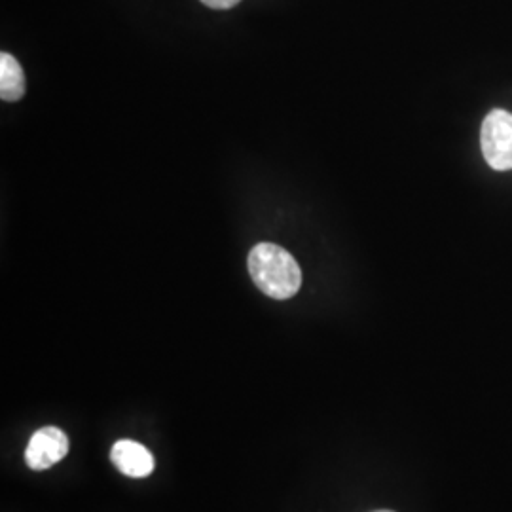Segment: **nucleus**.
I'll return each instance as SVG.
<instances>
[{
  "mask_svg": "<svg viewBox=\"0 0 512 512\" xmlns=\"http://www.w3.org/2000/svg\"><path fill=\"white\" fill-rule=\"evenodd\" d=\"M69 454V437L59 427H42L29 440L25 461L33 471L54 467Z\"/></svg>",
  "mask_w": 512,
  "mask_h": 512,
  "instance_id": "obj_3",
  "label": "nucleus"
},
{
  "mask_svg": "<svg viewBox=\"0 0 512 512\" xmlns=\"http://www.w3.org/2000/svg\"><path fill=\"white\" fill-rule=\"evenodd\" d=\"M25 95V74L18 59L12 54H0V97L14 103Z\"/></svg>",
  "mask_w": 512,
  "mask_h": 512,
  "instance_id": "obj_5",
  "label": "nucleus"
},
{
  "mask_svg": "<svg viewBox=\"0 0 512 512\" xmlns=\"http://www.w3.org/2000/svg\"><path fill=\"white\" fill-rule=\"evenodd\" d=\"M202 2L213 10H228V8H234L241 0H202Z\"/></svg>",
  "mask_w": 512,
  "mask_h": 512,
  "instance_id": "obj_6",
  "label": "nucleus"
},
{
  "mask_svg": "<svg viewBox=\"0 0 512 512\" xmlns=\"http://www.w3.org/2000/svg\"><path fill=\"white\" fill-rule=\"evenodd\" d=\"M376 512H393V511H376Z\"/></svg>",
  "mask_w": 512,
  "mask_h": 512,
  "instance_id": "obj_7",
  "label": "nucleus"
},
{
  "mask_svg": "<svg viewBox=\"0 0 512 512\" xmlns=\"http://www.w3.org/2000/svg\"><path fill=\"white\" fill-rule=\"evenodd\" d=\"M247 266L256 287L274 300H289L300 291V266L293 255L279 245L258 243L249 253Z\"/></svg>",
  "mask_w": 512,
  "mask_h": 512,
  "instance_id": "obj_1",
  "label": "nucleus"
},
{
  "mask_svg": "<svg viewBox=\"0 0 512 512\" xmlns=\"http://www.w3.org/2000/svg\"><path fill=\"white\" fill-rule=\"evenodd\" d=\"M482 152L495 171L512 169V114L507 110H492L482 124Z\"/></svg>",
  "mask_w": 512,
  "mask_h": 512,
  "instance_id": "obj_2",
  "label": "nucleus"
},
{
  "mask_svg": "<svg viewBox=\"0 0 512 512\" xmlns=\"http://www.w3.org/2000/svg\"><path fill=\"white\" fill-rule=\"evenodd\" d=\"M110 459L120 473L131 478H145L154 471L152 454L135 440H118L110 450Z\"/></svg>",
  "mask_w": 512,
  "mask_h": 512,
  "instance_id": "obj_4",
  "label": "nucleus"
}]
</instances>
